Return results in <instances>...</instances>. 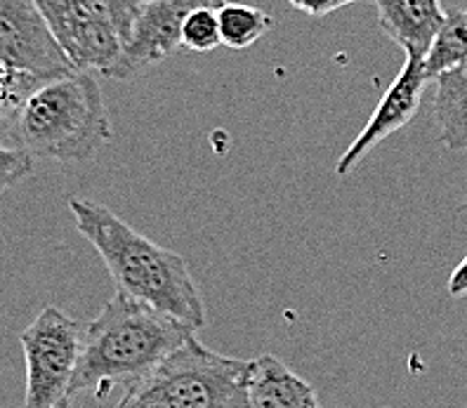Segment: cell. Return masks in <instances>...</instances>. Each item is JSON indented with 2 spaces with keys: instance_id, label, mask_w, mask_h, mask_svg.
Returning <instances> with one entry per match:
<instances>
[{
  "instance_id": "1",
  "label": "cell",
  "mask_w": 467,
  "mask_h": 408,
  "mask_svg": "<svg viewBox=\"0 0 467 408\" xmlns=\"http://www.w3.org/2000/svg\"><path fill=\"white\" fill-rule=\"evenodd\" d=\"M76 229L107 265L119 293L154 307L189 329L205 326V305L189 265L175 250L135 232L98 201L68 199Z\"/></svg>"
},
{
  "instance_id": "2",
  "label": "cell",
  "mask_w": 467,
  "mask_h": 408,
  "mask_svg": "<svg viewBox=\"0 0 467 408\" xmlns=\"http://www.w3.org/2000/svg\"><path fill=\"white\" fill-rule=\"evenodd\" d=\"M196 330L154 307L116 293L88 323L86 342L68 394L92 390L98 399L159 369Z\"/></svg>"
},
{
  "instance_id": "3",
  "label": "cell",
  "mask_w": 467,
  "mask_h": 408,
  "mask_svg": "<svg viewBox=\"0 0 467 408\" xmlns=\"http://www.w3.org/2000/svg\"><path fill=\"white\" fill-rule=\"evenodd\" d=\"M17 144L34 159L86 163L111 142V120L92 71L46 80L15 119Z\"/></svg>"
},
{
  "instance_id": "4",
  "label": "cell",
  "mask_w": 467,
  "mask_h": 408,
  "mask_svg": "<svg viewBox=\"0 0 467 408\" xmlns=\"http://www.w3.org/2000/svg\"><path fill=\"white\" fill-rule=\"evenodd\" d=\"M251 361L220 354L196 340V333L149 375L172 408H251Z\"/></svg>"
},
{
  "instance_id": "5",
  "label": "cell",
  "mask_w": 467,
  "mask_h": 408,
  "mask_svg": "<svg viewBox=\"0 0 467 408\" xmlns=\"http://www.w3.org/2000/svg\"><path fill=\"white\" fill-rule=\"evenodd\" d=\"M88 323L62 312L59 307H43L38 317L22 330L19 342L26 363L24 408H55L71 397L68 387L78 366Z\"/></svg>"
},
{
  "instance_id": "6",
  "label": "cell",
  "mask_w": 467,
  "mask_h": 408,
  "mask_svg": "<svg viewBox=\"0 0 467 408\" xmlns=\"http://www.w3.org/2000/svg\"><path fill=\"white\" fill-rule=\"evenodd\" d=\"M223 3L224 0H144L130 38L107 76L126 80L171 58L182 46V24L189 12L201 5L220 7Z\"/></svg>"
},
{
  "instance_id": "7",
  "label": "cell",
  "mask_w": 467,
  "mask_h": 408,
  "mask_svg": "<svg viewBox=\"0 0 467 408\" xmlns=\"http://www.w3.org/2000/svg\"><path fill=\"white\" fill-rule=\"evenodd\" d=\"M43 12L57 46L76 71H99L107 76L120 58L123 40L104 19L80 5L78 0H34Z\"/></svg>"
},
{
  "instance_id": "8",
  "label": "cell",
  "mask_w": 467,
  "mask_h": 408,
  "mask_svg": "<svg viewBox=\"0 0 467 408\" xmlns=\"http://www.w3.org/2000/svg\"><path fill=\"white\" fill-rule=\"evenodd\" d=\"M0 64L46 78L76 71L34 0H0Z\"/></svg>"
},
{
  "instance_id": "9",
  "label": "cell",
  "mask_w": 467,
  "mask_h": 408,
  "mask_svg": "<svg viewBox=\"0 0 467 408\" xmlns=\"http://www.w3.org/2000/svg\"><path fill=\"white\" fill-rule=\"evenodd\" d=\"M428 86V76H425V64L418 58H406L404 67H401L400 76L394 78L388 92L382 95L378 102L376 111L368 119V123L361 128L348 152L342 153L336 163V175L345 177L354 171V165L364 159L366 153L373 147L388 140L392 132L410 123V119L416 116L418 107H420L422 90Z\"/></svg>"
},
{
  "instance_id": "10",
  "label": "cell",
  "mask_w": 467,
  "mask_h": 408,
  "mask_svg": "<svg viewBox=\"0 0 467 408\" xmlns=\"http://www.w3.org/2000/svg\"><path fill=\"white\" fill-rule=\"evenodd\" d=\"M378 24L388 38L404 50L406 58L425 59L446 12L439 0H373Z\"/></svg>"
},
{
  "instance_id": "11",
  "label": "cell",
  "mask_w": 467,
  "mask_h": 408,
  "mask_svg": "<svg viewBox=\"0 0 467 408\" xmlns=\"http://www.w3.org/2000/svg\"><path fill=\"white\" fill-rule=\"evenodd\" d=\"M248 402L251 408H321L307 380L293 373L274 354H263L251 361Z\"/></svg>"
},
{
  "instance_id": "12",
  "label": "cell",
  "mask_w": 467,
  "mask_h": 408,
  "mask_svg": "<svg viewBox=\"0 0 467 408\" xmlns=\"http://www.w3.org/2000/svg\"><path fill=\"white\" fill-rule=\"evenodd\" d=\"M432 114L449 152H467V62L437 76Z\"/></svg>"
},
{
  "instance_id": "13",
  "label": "cell",
  "mask_w": 467,
  "mask_h": 408,
  "mask_svg": "<svg viewBox=\"0 0 467 408\" xmlns=\"http://www.w3.org/2000/svg\"><path fill=\"white\" fill-rule=\"evenodd\" d=\"M462 62H467V10H453L444 17L422 64L428 80H432Z\"/></svg>"
},
{
  "instance_id": "14",
  "label": "cell",
  "mask_w": 467,
  "mask_h": 408,
  "mask_svg": "<svg viewBox=\"0 0 467 408\" xmlns=\"http://www.w3.org/2000/svg\"><path fill=\"white\" fill-rule=\"evenodd\" d=\"M220 38L232 50H245L272 29V17L260 7L244 3H223L217 7Z\"/></svg>"
},
{
  "instance_id": "15",
  "label": "cell",
  "mask_w": 467,
  "mask_h": 408,
  "mask_svg": "<svg viewBox=\"0 0 467 408\" xmlns=\"http://www.w3.org/2000/svg\"><path fill=\"white\" fill-rule=\"evenodd\" d=\"M46 80V76L29 74L22 68H12L7 64H0V132L7 131L15 125V119L22 111L36 88H40Z\"/></svg>"
},
{
  "instance_id": "16",
  "label": "cell",
  "mask_w": 467,
  "mask_h": 408,
  "mask_svg": "<svg viewBox=\"0 0 467 408\" xmlns=\"http://www.w3.org/2000/svg\"><path fill=\"white\" fill-rule=\"evenodd\" d=\"M223 46L220 38V22H217V7L201 5L194 7L184 17L182 24V47L192 52H211Z\"/></svg>"
},
{
  "instance_id": "17",
  "label": "cell",
  "mask_w": 467,
  "mask_h": 408,
  "mask_svg": "<svg viewBox=\"0 0 467 408\" xmlns=\"http://www.w3.org/2000/svg\"><path fill=\"white\" fill-rule=\"evenodd\" d=\"M78 3L95 17L111 24L123 40V46L130 38L137 15L142 10V0H78Z\"/></svg>"
},
{
  "instance_id": "18",
  "label": "cell",
  "mask_w": 467,
  "mask_h": 408,
  "mask_svg": "<svg viewBox=\"0 0 467 408\" xmlns=\"http://www.w3.org/2000/svg\"><path fill=\"white\" fill-rule=\"evenodd\" d=\"M34 171V156L19 144H7L0 140V192L12 189Z\"/></svg>"
},
{
  "instance_id": "19",
  "label": "cell",
  "mask_w": 467,
  "mask_h": 408,
  "mask_svg": "<svg viewBox=\"0 0 467 408\" xmlns=\"http://www.w3.org/2000/svg\"><path fill=\"white\" fill-rule=\"evenodd\" d=\"M114 408H172L168 399L163 397V392L151 382V378L135 380L130 385H126L123 397L119 399Z\"/></svg>"
},
{
  "instance_id": "20",
  "label": "cell",
  "mask_w": 467,
  "mask_h": 408,
  "mask_svg": "<svg viewBox=\"0 0 467 408\" xmlns=\"http://www.w3.org/2000/svg\"><path fill=\"white\" fill-rule=\"evenodd\" d=\"M291 7L305 12L309 17H324V15H331V12L340 10V7H348L357 0H288Z\"/></svg>"
},
{
  "instance_id": "21",
  "label": "cell",
  "mask_w": 467,
  "mask_h": 408,
  "mask_svg": "<svg viewBox=\"0 0 467 408\" xmlns=\"http://www.w3.org/2000/svg\"><path fill=\"white\" fill-rule=\"evenodd\" d=\"M449 295L451 298H465L467 295V257L456 267V272L451 274Z\"/></svg>"
},
{
  "instance_id": "22",
  "label": "cell",
  "mask_w": 467,
  "mask_h": 408,
  "mask_svg": "<svg viewBox=\"0 0 467 408\" xmlns=\"http://www.w3.org/2000/svg\"><path fill=\"white\" fill-rule=\"evenodd\" d=\"M55 408H71V397H67V399H62V402L57 403V406Z\"/></svg>"
},
{
  "instance_id": "23",
  "label": "cell",
  "mask_w": 467,
  "mask_h": 408,
  "mask_svg": "<svg viewBox=\"0 0 467 408\" xmlns=\"http://www.w3.org/2000/svg\"><path fill=\"white\" fill-rule=\"evenodd\" d=\"M142 3H144V0H142Z\"/></svg>"
}]
</instances>
